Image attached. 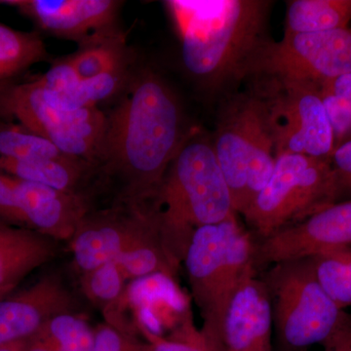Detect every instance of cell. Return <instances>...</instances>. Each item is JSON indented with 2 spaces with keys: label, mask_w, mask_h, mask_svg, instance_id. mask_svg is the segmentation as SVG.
<instances>
[{
  "label": "cell",
  "mask_w": 351,
  "mask_h": 351,
  "mask_svg": "<svg viewBox=\"0 0 351 351\" xmlns=\"http://www.w3.org/2000/svg\"><path fill=\"white\" fill-rule=\"evenodd\" d=\"M189 134L172 90L145 71L108 115L95 164L117 182L119 203H152Z\"/></svg>",
  "instance_id": "1"
},
{
  "label": "cell",
  "mask_w": 351,
  "mask_h": 351,
  "mask_svg": "<svg viewBox=\"0 0 351 351\" xmlns=\"http://www.w3.org/2000/svg\"><path fill=\"white\" fill-rule=\"evenodd\" d=\"M189 75L221 89L244 80L265 36L271 2L265 0H170Z\"/></svg>",
  "instance_id": "2"
},
{
  "label": "cell",
  "mask_w": 351,
  "mask_h": 351,
  "mask_svg": "<svg viewBox=\"0 0 351 351\" xmlns=\"http://www.w3.org/2000/svg\"><path fill=\"white\" fill-rule=\"evenodd\" d=\"M152 204L164 251L178 272L197 228L237 216L211 138L189 134Z\"/></svg>",
  "instance_id": "3"
},
{
  "label": "cell",
  "mask_w": 351,
  "mask_h": 351,
  "mask_svg": "<svg viewBox=\"0 0 351 351\" xmlns=\"http://www.w3.org/2000/svg\"><path fill=\"white\" fill-rule=\"evenodd\" d=\"M211 141L233 209L243 215L267 186L276 163L267 106L254 88L223 101Z\"/></svg>",
  "instance_id": "4"
},
{
  "label": "cell",
  "mask_w": 351,
  "mask_h": 351,
  "mask_svg": "<svg viewBox=\"0 0 351 351\" xmlns=\"http://www.w3.org/2000/svg\"><path fill=\"white\" fill-rule=\"evenodd\" d=\"M255 247L237 217L201 226L193 235L182 263L206 338L218 329L240 286L258 276Z\"/></svg>",
  "instance_id": "5"
},
{
  "label": "cell",
  "mask_w": 351,
  "mask_h": 351,
  "mask_svg": "<svg viewBox=\"0 0 351 351\" xmlns=\"http://www.w3.org/2000/svg\"><path fill=\"white\" fill-rule=\"evenodd\" d=\"M260 277L269 291L274 330L285 351L323 345L351 320L318 282L309 258L270 265Z\"/></svg>",
  "instance_id": "6"
},
{
  "label": "cell",
  "mask_w": 351,
  "mask_h": 351,
  "mask_svg": "<svg viewBox=\"0 0 351 351\" xmlns=\"http://www.w3.org/2000/svg\"><path fill=\"white\" fill-rule=\"evenodd\" d=\"M341 193L331 161L284 154L242 216L254 239L262 240L337 203Z\"/></svg>",
  "instance_id": "7"
},
{
  "label": "cell",
  "mask_w": 351,
  "mask_h": 351,
  "mask_svg": "<svg viewBox=\"0 0 351 351\" xmlns=\"http://www.w3.org/2000/svg\"><path fill=\"white\" fill-rule=\"evenodd\" d=\"M0 115L17 119L21 126L48 138L63 154L93 165L107 120L97 108L69 112L56 107L38 80L0 85Z\"/></svg>",
  "instance_id": "8"
},
{
  "label": "cell",
  "mask_w": 351,
  "mask_h": 351,
  "mask_svg": "<svg viewBox=\"0 0 351 351\" xmlns=\"http://www.w3.org/2000/svg\"><path fill=\"white\" fill-rule=\"evenodd\" d=\"M254 82V89L267 106L276 158L301 154L331 161L334 134L319 85L274 80Z\"/></svg>",
  "instance_id": "9"
},
{
  "label": "cell",
  "mask_w": 351,
  "mask_h": 351,
  "mask_svg": "<svg viewBox=\"0 0 351 351\" xmlns=\"http://www.w3.org/2000/svg\"><path fill=\"white\" fill-rule=\"evenodd\" d=\"M351 73V29L285 34L258 48L245 78L319 85Z\"/></svg>",
  "instance_id": "10"
},
{
  "label": "cell",
  "mask_w": 351,
  "mask_h": 351,
  "mask_svg": "<svg viewBox=\"0 0 351 351\" xmlns=\"http://www.w3.org/2000/svg\"><path fill=\"white\" fill-rule=\"evenodd\" d=\"M69 242L76 269L91 271L136 247L161 242L156 210L149 203L90 210Z\"/></svg>",
  "instance_id": "11"
},
{
  "label": "cell",
  "mask_w": 351,
  "mask_h": 351,
  "mask_svg": "<svg viewBox=\"0 0 351 351\" xmlns=\"http://www.w3.org/2000/svg\"><path fill=\"white\" fill-rule=\"evenodd\" d=\"M257 270L351 246V200L330 205L267 239L256 240Z\"/></svg>",
  "instance_id": "12"
},
{
  "label": "cell",
  "mask_w": 351,
  "mask_h": 351,
  "mask_svg": "<svg viewBox=\"0 0 351 351\" xmlns=\"http://www.w3.org/2000/svg\"><path fill=\"white\" fill-rule=\"evenodd\" d=\"M272 335L269 291L257 276L240 286L217 331L204 338L215 351H274Z\"/></svg>",
  "instance_id": "13"
},
{
  "label": "cell",
  "mask_w": 351,
  "mask_h": 351,
  "mask_svg": "<svg viewBox=\"0 0 351 351\" xmlns=\"http://www.w3.org/2000/svg\"><path fill=\"white\" fill-rule=\"evenodd\" d=\"M66 313H75L73 295L61 276L47 274L32 287L0 299V346L32 338Z\"/></svg>",
  "instance_id": "14"
},
{
  "label": "cell",
  "mask_w": 351,
  "mask_h": 351,
  "mask_svg": "<svg viewBox=\"0 0 351 351\" xmlns=\"http://www.w3.org/2000/svg\"><path fill=\"white\" fill-rule=\"evenodd\" d=\"M3 3L16 7L44 31L75 40L108 38L119 7V2L112 0H10Z\"/></svg>",
  "instance_id": "15"
},
{
  "label": "cell",
  "mask_w": 351,
  "mask_h": 351,
  "mask_svg": "<svg viewBox=\"0 0 351 351\" xmlns=\"http://www.w3.org/2000/svg\"><path fill=\"white\" fill-rule=\"evenodd\" d=\"M8 176L25 226L57 241H69L91 210L83 193H69Z\"/></svg>",
  "instance_id": "16"
},
{
  "label": "cell",
  "mask_w": 351,
  "mask_h": 351,
  "mask_svg": "<svg viewBox=\"0 0 351 351\" xmlns=\"http://www.w3.org/2000/svg\"><path fill=\"white\" fill-rule=\"evenodd\" d=\"M57 240L0 221V299L58 254Z\"/></svg>",
  "instance_id": "17"
},
{
  "label": "cell",
  "mask_w": 351,
  "mask_h": 351,
  "mask_svg": "<svg viewBox=\"0 0 351 351\" xmlns=\"http://www.w3.org/2000/svg\"><path fill=\"white\" fill-rule=\"evenodd\" d=\"M92 168L94 165L91 162L69 156L41 160H13L0 157V172L3 174L69 193H82L80 184Z\"/></svg>",
  "instance_id": "18"
},
{
  "label": "cell",
  "mask_w": 351,
  "mask_h": 351,
  "mask_svg": "<svg viewBox=\"0 0 351 351\" xmlns=\"http://www.w3.org/2000/svg\"><path fill=\"white\" fill-rule=\"evenodd\" d=\"M351 0H293L286 11L285 34H311L346 29Z\"/></svg>",
  "instance_id": "19"
},
{
  "label": "cell",
  "mask_w": 351,
  "mask_h": 351,
  "mask_svg": "<svg viewBox=\"0 0 351 351\" xmlns=\"http://www.w3.org/2000/svg\"><path fill=\"white\" fill-rule=\"evenodd\" d=\"M126 73L124 66L104 73L89 80H82L75 87L64 93L47 91L48 98L53 105L64 110H83L97 108L100 101L114 96L123 86Z\"/></svg>",
  "instance_id": "20"
},
{
  "label": "cell",
  "mask_w": 351,
  "mask_h": 351,
  "mask_svg": "<svg viewBox=\"0 0 351 351\" xmlns=\"http://www.w3.org/2000/svg\"><path fill=\"white\" fill-rule=\"evenodd\" d=\"M309 258L318 282L332 302L343 311L351 306V246Z\"/></svg>",
  "instance_id": "21"
},
{
  "label": "cell",
  "mask_w": 351,
  "mask_h": 351,
  "mask_svg": "<svg viewBox=\"0 0 351 351\" xmlns=\"http://www.w3.org/2000/svg\"><path fill=\"white\" fill-rule=\"evenodd\" d=\"M126 281L117 263L110 262L83 274L82 285L88 299L107 311L110 322L123 301Z\"/></svg>",
  "instance_id": "22"
},
{
  "label": "cell",
  "mask_w": 351,
  "mask_h": 351,
  "mask_svg": "<svg viewBox=\"0 0 351 351\" xmlns=\"http://www.w3.org/2000/svg\"><path fill=\"white\" fill-rule=\"evenodd\" d=\"M43 40L36 34L0 25V69L7 77L44 59Z\"/></svg>",
  "instance_id": "23"
},
{
  "label": "cell",
  "mask_w": 351,
  "mask_h": 351,
  "mask_svg": "<svg viewBox=\"0 0 351 351\" xmlns=\"http://www.w3.org/2000/svg\"><path fill=\"white\" fill-rule=\"evenodd\" d=\"M320 93L334 134L336 149L351 140V73L321 83Z\"/></svg>",
  "instance_id": "24"
},
{
  "label": "cell",
  "mask_w": 351,
  "mask_h": 351,
  "mask_svg": "<svg viewBox=\"0 0 351 351\" xmlns=\"http://www.w3.org/2000/svg\"><path fill=\"white\" fill-rule=\"evenodd\" d=\"M66 156L48 138L21 126L0 127V157L41 160Z\"/></svg>",
  "instance_id": "25"
},
{
  "label": "cell",
  "mask_w": 351,
  "mask_h": 351,
  "mask_svg": "<svg viewBox=\"0 0 351 351\" xmlns=\"http://www.w3.org/2000/svg\"><path fill=\"white\" fill-rule=\"evenodd\" d=\"M121 270L126 280L156 276L173 279L177 272L173 269L161 242L142 245L121 254L112 261Z\"/></svg>",
  "instance_id": "26"
},
{
  "label": "cell",
  "mask_w": 351,
  "mask_h": 351,
  "mask_svg": "<svg viewBox=\"0 0 351 351\" xmlns=\"http://www.w3.org/2000/svg\"><path fill=\"white\" fill-rule=\"evenodd\" d=\"M43 330L54 339L58 351H94L95 329L76 313L57 316Z\"/></svg>",
  "instance_id": "27"
},
{
  "label": "cell",
  "mask_w": 351,
  "mask_h": 351,
  "mask_svg": "<svg viewBox=\"0 0 351 351\" xmlns=\"http://www.w3.org/2000/svg\"><path fill=\"white\" fill-rule=\"evenodd\" d=\"M80 80H89L122 68L121 51L108 41L98 43L69 59Z\"/></svg>",
  "instance_id": "28"
},
{
  "label": "cell",
  "mask_w": 351,
  "mask_h": 351,
  "mask_svg": "<svg viewBox=\"0 0 351 351\" xmlns=\"http://www.w3.org/2000/svg\"><path fill=\"white\" fill-rule=\"evenodd\" d=\"M142 331L149 339V351H215L200 330L189 321L170 338L154 334L144 327Z\"/></svg>",
  "instance_id": "29"
},
{
  "label": "cell",
  "mask_w": 351,
  "mask_h": 351,
  "mask_svg": "<svg viewBox=\"0 0 351 351\" xmlns=\"http://www.w3.org/2000/svg\"><path fill=\"white\" fill-rule=\"evenodd\" d=\"M94 351H149V346L134 341L121 329L108 323L95 328Z\"/></svg>",
  "instance_id": "30"
},
{
  "label": "cell",
  "mask_w": 351,
  "mask_h": 351,
  "mask_svg": "<svg viewBox=\"0 0 351 351\" xmlns=\"http://www.w3.org/2000/svg\"><path fill=\"white\" fill-rule=\"evenodd\" d=\"M38 80L50 91L64 93L75 87L82 80L73 68V64L68 60L63 63L55 64Z\"/></svg>",
  "instance_id": "31"
},
{
  "label": "cell",
  "mask_w": 351,
  "mask_h": 351,
  "mask_svg": "<svg viewBox=\"0 0 351 351\" xmlns=\"http://www.w3.org/2000/svg\"><path fill=\"white\" fill-rule=\"evenodd\" d=\"M0 221L25 228L8 176L0 172Z\"/></svg>",
  "instance_id": "32"
},
{
  "label": "cell",
  "mask_w": 351,
  "mask_h": 351,
  "mask_svg": "<svg viewBox=\"0 0 351 351\" xmlns=\"http://www.w3.org/2000/svg\"><path fill=\"white\" fill-rule=\"evenodd\" d=\"M331 163L341 191H351V140L335 149Z\"/></svg>",
  "instance_id": "33"
},
{
  "label": "cell",
  "mask_w": 351,
  "mask_h": 351,
  "mask_svg": "<svg viewBox=\"0 0 351 351\" xmlns=\"http://www.w3.org/2000/svg\"><path fill=\"white\" fill-rule=\"evenodd\" d=\"M23 351H58V348L54 339L43 330L23 341Z\"/></svg>",
  "instance_id": "34"
},
{
  "label": "cell",
  "mask_w": 351,
  "mask_h": 351,
  "mask_svg": "<svg viewBox=\"0 0 351 351\" xmlns=\"http://www.w3.org/2000/svg\"><path fill=\"white\" fill-rule=\"evenodd\" d=\"M343 351H351V325L346 331L345 350Z\"/></svg>",
  "instance_id": "35"
},
{
  "label": "cell",
  "mask_w": 351,
  "mask_h": 351,
  "mask_svg": "<svg viewBox=\"0 0 351 351\" xmlns=\"http://www.w3.org/2000/svg\"><path fill=\"white\" fill-rule=\"evenodd\" d=\"M7 76L5 75V73H3V71L0 69V80H3V78H6Z\"/></svg>",
  "instance_id": "36"
},
{
  "label": "cell",
  "mask_w": 351,
  "mask_h": 351,
  "mask_svg": "<svg viewBox=\"0 0 351 351\" xmlns=\"http://www.w3.org/2000/svg\"><path fill=\"white\" fill-rule=\"evenodd\" d=\"M301 351H307V350H301Z\"/></svg>",
  "instance_id": "37"
}]
</instances>
